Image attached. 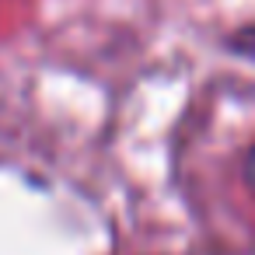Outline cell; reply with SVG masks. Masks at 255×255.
Returning <instances> with one entry per match:
<instances>
[{"mask_svg": "<svg viewBox=\"0 0 255 255\" xmlns=\"http://www.w3.org/2000/svg\"><path fill=\"white\" fill-rule=\"evenodd\" d=\"M245 178H248V185H252V192H255V147L248 150V161H245Z\"/></svg>", "mask_w": 255, "mask_h": 255, "instance_id": "6da1fadb", "label": "cell"}]
</instances>
